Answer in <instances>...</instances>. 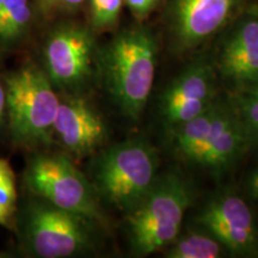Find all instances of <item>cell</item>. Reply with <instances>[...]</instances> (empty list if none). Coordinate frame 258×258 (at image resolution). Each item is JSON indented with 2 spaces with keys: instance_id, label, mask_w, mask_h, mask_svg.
I'll return each mask as SVG.
<instances>
[{
  "instance_id": "obj_1",
  "label": "cell",
  "mask_w": 258,
  "mask_h": 258,
  "mask_svg": "<svg viewBox=\"0 0 258 258\" xmlns=\"http://www.w3.org/2000/svg\"><path fill=\"white\" fill-rule=\"evenodd\" d=\"M157 42L144 27L118 32L101 54L106 91L125 117L138 121L152 92Z\"/></svg>"
},
{
  "instance_id": "obj_2",
  "label": "cell",
  "mask_w": 258,
  "mask_h": 258,
  "mask_svg": "<svg viewBox=\"0 0 258 258\" xmlns=\"http://www.w3.org/2000/svg\"><path fill=\"white\" fill-rule=\"evenodd\" d=\"M191 202L192 189L180 173L158 177L143 201L125 214L132 252L148 256L166 249L182 231Z\"/></svg>"
},
{
  "instance_id": "obj_3",
  "label": "cell",
  "mask_w": 258,
  "mask_h": 258,
  "mask_svg": "<svg viewBox=\"0 0 258 258\" xmlns=\"http://www.w3.org/2000/svg\"><path fill=\"white\" fill-rule=\"evenodd\" d=\"M6 115L15 141L27 146L48 145L60 98L44 71L25 64L5 79Z\"/></svg>"
},
{
  "instance_id": "obj_4",
  "label": "cell",
  "mask_w": 258,
  "mask_h": 258,
  "mask_svg": "<svg viewBox=\"0 0 258 258\" xmlns=\"http://www.w3.org/2000/svg\"><path fill=\"white\" fill-rule=\"evenodd\" d=\"M157 171V154L146 141L125 140L99 156L93 186L104 201L127 214L152 189Z\"/></svg>"
},
{
  "instance_id": "obj_5",
  "label": "cell",
  "mask_w": 258,
  "mask_h": 258,
  "mask_svg": "<svg viewBox=\"0 0 258 258\" xmlns=\"http://www.w3.org/2000/svg\"><path fill=\"white\" fill-rule=\"evenodd\" d=\"M95 224L91 219L40 198L24 206L19 220L25 249L40 258H66L89 252L95 245Z\"/></svg>"
},
{
  "instance_id": "obj_6",
  "label": "cell",
  "mask_w": 258,
  "mask_h": 258,
  "mask_svg": "<svg viewBox=\"0 0 258 258\" xmlns=\"http://www.w3.org/2000/svg\"><path fill=\"white\" fill-rule=\"evenodd\" d=\"M24 182L35 196L44 201L98 222L103 212L95 186L69 158L55 153L31 157Z\"/></svg>"
},
{
  "instance_id": "obj_7",
  "label": "cell",
  "mask_w": 258,
  "mask_h": 258,
  "mask_svg": "<svg viewBox=\"0 0 258 258\" xmlns=\"http://www.w3.org/2000/svg\"><path fill=\"white\" fill-rule=\"evenodd\" d=\"M95 59V38L83 25H60L43 47L44 72L54 86L62 90H76L88 83Z\"/></svg>"
},
{
  "instance_id": "obj_8",
  "label": "cell",
  "mask_w": 258,
  "mask_h": 258,
  "mask_svg": "<svg viewBox=\"0 0 258 258\" xmlns=\"http://www.w3.org/2000/svg\"><path fill=\"white\" fill-rule=\"evenodd\" d=\"M199 221L228 253L258 257V219L246 200L238 194L215 196L203 208Z\"/></svg>"
},
{
  "instance_id": "obj_9",
  "label": "cell",
  "mask_w": 258,
  "mask_h": 258,
  "mask_svg": "<svg viewBox=\"0 0 258 258\" xmlns=\"http://www.w3.org/2000/svg\"><path fill=\"white\" fill-rule=\"evenodd\" d=\"M240 0H169L167 22L176 48L191 50L222 30Z\"/></svg>"
},
{
  "instance_id": "obj_10",
  "label": "cell",
  "mask_w": 258,
  "mask_h": 258,
  "mask_svg": "<svg viewBox=\"0 0 258 258\" xmlns=\"http://www.w3.org/2000/svg\"><path fill=\"white\" fill-rule=\"evenodd\" d=\"M215 99L214 70L207 61H194L161 95L160 115L164 124L172 132L207 110Z\"/></svg>"
},
{
  "instance_id": "obj_11",
  "label": "cell",
  "mask_w": 258,
  "mask_h": 258,
  "mask_svg": "<svg viewBox=\"0 0 258 258\" xmlns=\"http://www.w3.org/2000/svg\"><path fill=\"white\" fill-rule=\"evenodd\" d=\"M53 134L67 152L82 158L106 143L108 127L89 101L80 96H69L60 99Z\"/></svg>"
},
{
  "instance_id": "obj_12",
  "label": "cell",
  "mask_w": 258,
  "mask_h": 258,
  "mask_svg": "<svg viewBox=\"0 0 258 258\" xmlns=\"http://www.w3.org/2000/svg\"><path fill=\"white\" fill-rule=\"evenodd\" d=\"M249 150L244 129L230 102L218 99L211 131L192 164L224 172L239 161Z\"/></svg>"
},
{
  "instance_id": "obj_13",
  "label": "cell",
  "mask_w": 258,
  "mask_h": 258,
  "mask_svg": "<svg viewBox=\"0 0 258 258\" xmlns=\"http://www.w3.org/2000/svg\"><path fill=\"white\" fill-rule=\"evenodd\" d=\"M218 71L237 88L258 83V16L256 10L239 19L225 38Z\"/></svg>"
},
{
  "instance_id": "obj_14",
  "label": "cell",
  "mask_w": 258,
  "mask_h": 258,
  "mask_svg": "<svg viewBox=\"0 0 258 258\" xmlns=\"http://www.w3.org/2000/svg\"><path fill=\"white\" fill-rule=\"evenodd\" d=\"M227 250L206 230L189 231L180 234L166 247L167 258H219Z\"/></svg>"
},
{
  "instance_id": "obj_15",
  "label": "cell",
  "mask_w": 258,
  "mask_h": 258,
  "mask_svg": "<svg viewBox=\"0 0 258 258\" xmlns=\"http://www.w3.org/2000/svg\"><path fill=\"white\" fill-rule=\"evenodd\" d=\"M230 103L244 129L249 150L258 148V83L237 88Z\"/></svg>"
},
{
  "instance_id": "obj_16",
  "label": "cell",
  "mask_w": 258,
  "mask_h": 258,
  "mask_svg": "<svg viewBox=\"0 0 258 258\" xmlns=\"http://www.w3.org/2000/svg\"><path fill=\"white\" fill-rule=\"evenodd\" d=\"M31 16L29 0H4L0 11V41L10 43L23 36Z\"/></svg>"
},
{
  "instance_id": "obj_17",
  "label": "cell",
  "mask_w": 258,
  "mask_h": 258,
  "mask_svg": "<svg viewBox=\"0 0 258 258\" xmlns=\"http://www.w3.org/2000/svg\"><path fill=\"white\" fill-rule=\"evenodd\" d=\"M17 213L16 176L8 160L0 158V226L12 228Z\"/></svg>"
},
{
  "instance_id": "obj_18",
  "label": "cell",
  "mask_w": 258,
  "mask_h": 258,
  "mask_svg": "<svg viewBox=\"0 0 258 258\" xmlns=\"http://www.w3.org/2000/svg\"><path fill=\"white\" fill-rule=\"evenodd\" d=\"M123 0H90L91 24L97 30L115 27L120 19Z\"/></svg>"
},
{
  "instance_id": "obj_19",
  "label": "cell",
  "mask_w": 258,
  "mask_h": 258,
  "mask_svg": "<svg viewBox=\"0 0 258 258\" xmlns=\"http://www.w3.org/2000/svg\"><path fill=\"white\" fill-rule=\"evenodd\" d=\"M85 0H37L38 5L44 14L74 11L84 4Z\"/></svg>"
},
{
  "instance_id": "obj_20",
  "label": "cell",
  "mask_w": 258,
  "mask_h": 258,
  "mask_svg": "<svg viewBox=\"0 0 258 258\" xmlns=\"http://www.w3.org/2000/svg\"><path fill=\"white\" fill-rule=\"evenodd\" d=\"M133 16L139 21L147 18L156 9L159 0H123Z\"/></svg>"
},
{
  "instance_id": "obj_21",
  "label": "cell",
  "mask_w": 258,
  "mask_h": 258,
  "mask_svg": "<svg viewBox=\"0 0 258 258\" xmlns=\"http://www.w3.org/2000/svg\"><path fill=\"white\" fill-rule=\"evenodd\" d=\"M245 192L252 202H258V164L249 173L245 183Z\"/></svg>"
},
{
  "instance_id": "obj_22",
  "label": "cell",
  "mask_w": 258,
  "mask_h": 258,
  "mask_svg": "<svg viewBox=\"0 0 258 258\" xmlns=\"http://www.w3.org/2000/svg\"><path fill=\"white\" fill-rule=\"evenodd\" d=\"M6 116V90L5 84L0 82V125L4 123Z\"/></svg>"
},
{
  "instance_id": "obj_23",
  "label": "cell",
  "mask_w": 258,
  "mask_h": 258,
  "mask_svg": "<svg viewBox=\"0 0 258 258\" xmlns=\"http://www.w3.org/2000/svg\"><path fill=\"white\" fill-rule=\"evenodd\" d=\"M3 4H4V0H0V11H2V8H3Z\"/></svg>"
},
{
  "instance_id": "obj_24",
  "label": "cell",
  "mask_w": 258,
  "mask_h": 258,
  "mask_svg": "<svg viewBox=\"0 0 258 258\" xmlns=\"http://www.w3.org/2000/svg\"><path fill=\"white\" fill-rule=\"evenodd\" d=\"M256 14H257V16H258V8L256 9Z\"/></svg>"
}]
</instances>
